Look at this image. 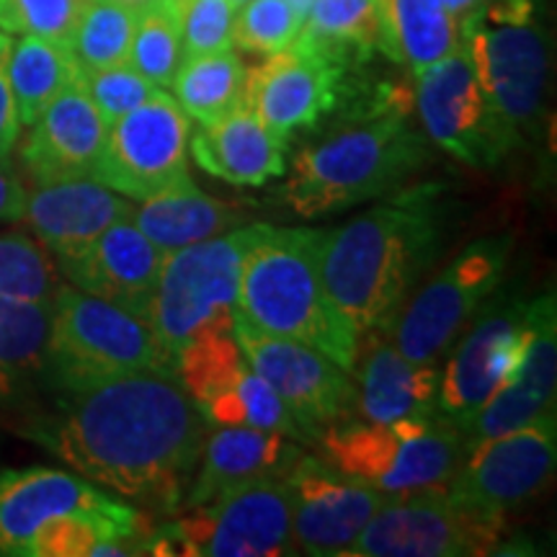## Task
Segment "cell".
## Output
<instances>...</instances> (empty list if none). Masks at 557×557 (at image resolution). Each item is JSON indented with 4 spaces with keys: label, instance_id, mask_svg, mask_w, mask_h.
<instances>
[{
    "label": "cell",
    "instance_id": "obj_19",
    "mask_svg": "<svg viewBox=\"0 0 557 557\" xmlns=\"http://www.w3.org/2000/svg\"><path fill=\"white\" fill-rule=\"evenodd\" d=\"M344 73V67L295 41L250 70L243 101L276 137L289 143L295 132L315 127L336 109Z\"/></svg>",
    "mask_w": 557,
    "mask_h": 557
},
{
    "label": "cell",
    "instance_id": "obj_10",
    "mask_svg": "<svg viewBox=\"0 0 557 557\" xmlns=\"http://www.w3.org/2000/svg\"><path fill=\"white\" fill-rule=\"evenodd\" d=\"M511 250V233L485 235L465 246L400 310L393 323V344L408 359L436 364L504 282Z\"/></svg>",
    "mask_w": 557,
    "mask_h": 557
},
{
    "label": "cell",
    "instance_id": "obj_32",
    "mask_svg": "<svg viewBox=\"0 0 557 557\" xmlns=\"http://www.w3.org/2000/svg\"><path fill=\"white\" fill-rule=\"evenodd\" d=\"M52 302L0 297V398L21 382L45 372L50 344Z\"/></svg>",
    "mask_w": 557,
    "mask_h": 557
},
{
    "label": "cell",
    "instance_id": "obj_23",
    "mask_svg": "<svg viewBox=\"0 0 557 557\" xmlns=\"http://www.w3.org/2000/svg\"><path fill=\"white\" fill-rule=\"evenodd\" d=\"M302 455V442L278 431L218 426L205 438L197 472L181 506H209L240 487L284 478Z\"/></svg>",
    "mask_w": 557,
    "mask_h": 557
},
{
    "label": "cell",
    "instance_id": "obj_5",
    "mask_svg": "<svg viewBox=\"0 0 557 557\" xmlns=\"http://www.w3.org/2000/svg\"><path fill=\"white\" fill-rule=\"evenodd\" d=\"M45 372L65 393H81L143 372L176 380L178 359L145 320L73 284H60Z\"/></svg>",
    "mask_w": 557,
    "mask_h": 557
},
{
    "label": "cell",
    "instance_id": "obj_38",
    "mask_svg": "<svg viewBox=\"0 0 557 557\" xmlns=\"http://www.w3.org/2000/svg\"><path fill=\"white\" fill-rule=\"evenodd\" d=\"M305 16L289 0H248L235 11L233 47L253 54H276L295 45Z\"/></svg>",
    "mask_w": 557,
    "mask_h": 557
},
{
    "label": "cell",
    "instance_id": "obj_48",
    "mask_svg": "<svg viewBox=\"0 0 557 557\" xmlns=\"http://www.w3.org/2000/svg\"><path fill=\"white\" fill-rule=\"evenodd\" d=\"M0 3H3V0H0Z\"/></svg>",
    "mask_w": 557,
    "mask_h": 557
},
{
    "label": "cell",
    "instance_id": "obj_26",
    "mask_svg": "<svg viewBox=\"0 0 557 557\" xmlns=\"http://www.w3.org/2000/svg\"><path fill=\"white\" fill-rule=\"evenodd\" d=\"M189 152L201 171L233 186H263L287 176V139L276 137L246 107L189 135Z\"/></svg>",
    "mask_w": 557,
    "mask_h": 557
},
{
    "label": "cell",
    "instance_id": "obj_49",
    "mask_svg": "<svg viewBox=\"0 0 557 557\" xmlns=\"http://www.w3.org/2000/svg\"><path fill=\"white\" fill-rule=\"evenodd\" d=\"M178 3H181V0H178Z\"/></svg>",
    "mask_w": 557,
    "mask_h": 557
},
{
    "label": "cell",
    "instance_id": "obj_29",
    "mask_svg": "<svg viewBox=\"0 0 557 557\" xmlns=\"http://www.w3.org/2000/svg\"><path fill=\"white\" fill-rule=\"evenodd\" d=\"M295 41L344 70L359 65L377 52V5L374 0H312Z\"/></svg>",
    "mask_w": 557,
    "mask_h": 557
},
{
    "label": "cell",
    "instance_id": "obj_2",
    "mask_svg": "<svg viewBox=\"0 0 557 557\" xmlns=\"http://www.w3.org/2000/svg\"><path fill=\"white\" fill-rule=\"evenodd\" d=\"M442 186L387 194L341 227H329L323 278L329 295L361 336L393 329L410 289L442 246Z\"/></svg>",
    "mask_w": 557,
    "mask_h": 557
},
{
    "label": "cell",
    "instance_id": "obj_7",
    "mask_svg": "<svg viewBox=\"0 0 557 557\" xmlns=\"http://www.w3.org/2000/svg\"><path fill=\"white\" fill-rule=\"evenodd\" d=\"M329 462L387 493L447 487L465 459V436L444 416L377 423L348 416L318 436Z\"/></svg>",
    "mask_w": 557,
    "mask_h": 557
},
{
    "label": "cell",
    "instance_id": "obj_21",
    "mask_svg": "<svg viewBox=\"0 0 557 557\" xmlns=\"http://www.w3.org/2000/svg\"><path fill=\"white\" fill-rule=\"evenodd\" d=\"M120 504L103 487L67 470H0V553L29 555L41 532L75 513L107 511Z\"/></svg>",
    "mask_w": 557,
    "mask_h": 557
},
{
    "label": "cell",
    "instance_id": "obj_8",
    "mask_svg": "<svg viewBox=\"0 0 557 557\" xmlns=\"http://www.w3.org/2000/svg\"><path fill=\"white\" fill-rule=\"evenodd\" d=\"M261 222L165 253L148 325L171 354L207 333L233 331L238 312L240 263Z\"/></svg>",
    "mask_w": 557,
    "mask_h": 557
},
{
    "label": "cell",
    "instance_id": "obj_22",
    "mask_svg": "<svg viewBox=\"0 0 557 557\" xmlns=\"http://www.w3.org/2000/svg\"><path fill=\"white\" fill-rule=\"evenodd\" d=\"M21 143V169L34 186L90 178L109 124L78 78L62 90Z\"/></svg>",
    "mask_w": 557,
    "mask_h": 557
},
{
    "label": "cell",
    "instance_id": "obj_20",
    "mask_svg": "<svg viewBox=\"0 0 557 557\" xmlns=\"http://www.w3.org/2000/svg\"><path fill=\"white\" fill-rule=\"evenodd\" d=\"M165 253L132 220H122L78 253L58 259L60 276L148 323Z\"/></svg>",
    "mask_w": 557,
    "mask_h": 557
},
{
    "label": "cell",
    "instance_id": "obj_46",
    "mask_svg": "<svg viewBox=\"0 0 557 557\" xmlns=\"http://www.w3.org/2000/svg\"><path fill=\"white\" fill-rule=\"evenodd\" d=\"M292 5H295V9L302 13V16H308V11H310V5H312V0H289Z\"/></svg>",
    "mask_w": 557,
    "mask_h": 557
},
{
    "label": "cell",
    "instance_id": "obj_16",
    "mask_svg": "<svg viewBox=\"0 0 557 557\" xmlns=\"http://www.w3.org/2000/svg\"><path fill=\"white\" fill-rule=\"evenodd\" d=\"M176 380L214 426H248L308 442L297 423L256 372L233 331L207 333L181 348Z\"/></svg>",
    "mask_w": 557,
    "mask_h": 557
},
{
    "label": "cell",
    "instance_id": "obj_3",
    "mask_svg": "<svg viewBox=\"0 0 557 557\" xmlns=\"http://www.w3.org/2000/svg\"><path fill=\"white\" fill-rule=\"evenodd\" d=\"M325 238L329 230L261 222L240 263L238 312L259 329L318 348L354 372L361 338L325 287Z\"/></svg>",
    "mask_w": 557,
    "mask_h": 557
},
{
    "label": "cell",
    "instance_id": "obj_37",
    "mask_svg": "<svg viewBox=\"0 0 557 557\" xmlns=\"http://www.w3.org/2000/svg\"><path fill=\"white\" fill-rule=\"evenodd\" d=\"M549 413H555V400L540 395L537 389L524 385V382L508 380L459 431L465 436V447L470 449L480 442H487V438L529 426V423L540 421Z\"/></svg>",
    "mask_w": 557,
    "mask_h": 557
},
{
    "label": "cell",
    "instance_id": "obj_35",
    "mask_svg": "<svg viewBox=\"0 0 557 557\" xmlns=\"http://www.w3.org/2000/svg\"><path fill=\"white\" fill-rule=\"evenodd\" d=\"M60 284L58 263L37 238L26 233L0 235V297L52 302Z\"/></svg>",
    "mask_w": 557,
    "mask_h": 557
},
{
    "label": "cell",
    "instance_id": "obj_42",
    "mask_svg": "<svg viewBox=\"0 0 557 557\" xmlns=\"http://www.w3.org/2000/svg\"><path fill=\"white\" fill-rule=\"evenodd\" d=\"M11 47L13 39L9 37V32H0V160H11V152L16 148L21 135L18 111L9 81Z\"/></svg>",
    "mask_w": 557,
    "mask_h": 557
},
{
    "label": "cell",
    "instance_id": "obj_30",
    "mask_svg": "<svg viewBox=\"0 0 557 557\" xmlns=\"http://www.w3.org/2000/svg\"><path fill=\"white\" fill-rule=\"evenodd\" d=\"M78 78L81 67L67 41L24 34L11 47L9 58V81L21 127H32L41 111Z\"/></svg>",
    "mask_w": 557,
    "mask_h": 557
},
{
    "label": "cell",
    "instance_id": "obj_17",
    "mask_svg": "<svg viewBox=\"0 0 557 557\" xmlns=\"http://www.w3.org/2000/svg\"><path fill=\"white\" fill-rule=\"evenodd\" d=\"M287 487L297 553L315 557H346L387 496L308 455L292 465Z\"/></svg>",
    "mask_w": 557,
    "mask_h": 557
},
{
    "label": "cell",
    "instance_id": "obj_6",
    "mask_svg": "<svg viewBox=\"0 0 557 557\" xmlns=\"http://www.w3.org/2000/svg\"><path fill=\"white\" fill-rule=\"evenodd\" d=\"M537 5V0H480L459 24L480 88L519 135L545 114L549 34L540 24Z\"/></svg>",
    "mask_w": 557,
    "mask_h": 557
},
{
    "label": "cell",
    "instance_id": "obj_31",
    "mask_svg": "<svg viewBox=\"0 0 557 557\" xmlns=\"http://www.w3.org/2000/svg\"><path fill=\"white\" fill-rule=\"evenodd\" d=\"M246 65L233 50L184 58L171 83L176 94L173 99L189 120L209 127L240 107L246 96Z\"/></svg>",
    "mask_w": 557,
    "mask_h": 557
},
{
    "label": "cell",
    "instance_id": "obj_40",
    "mask_svg": "<svg viewBox=\"0 0 557 557\" xmlns=\"http://www.w3.org/2000/svg\"><path fill=\"white\" fill-rule=\"evenodd\" d=\"M81 81L109 127L116 120H122L124 114H129L132 109H137L139 103L148 101L158 90L129 62L99 70H81Z\"/></svg>",
    "mask_w": 557,
    "mask_h": 557
},
{
    "label": "cell",
    "instance_id": "obj_4",
    "mask_svg": "<svg viewBox=\"0 0 557 557\" xmlns=\"http://www.w3.org/2000/svg\"><path fill=\"white\" fill-rule=\"evenodd\" d=\"M406 111L382 109L359 127L299 152L284 201L299 218L315 220L403 189L429 160V137L410 127Z\"/></svg>",
    "mask_w": 557,
    "mask_h": 557
},
{
    "label": "cell",
    "instance_id": "obj_41",
    "mask_svg": "<svg viewBox=\"0 0 557 557\" xmlns=\"http://www.w3.org/2000/svg\"><path fill=\"white\" fill-rule=\"evenodd\" d=\"M86 0H3L0 32L67 41Z\"/></svg>",
    "mask_w": 557,
    "mask_h": 557
},
{
    "label": "cell",
    "instance_id": "obj_33",
    "mask_svg": "<svg viewBox=\"0 0 557 557\" xmlns=\"http://www.w3.org/2000/svg\"><path fill=\"white\" fill-rule=\"evenodd\" d=\"M137 16L116 0H86L67 39L78 67L99 70L127 62Z\"/></svg>",
    "mask_w": 557,
    "mask_h": 557
},
{
    "label": "cell",
    "instance_id": "obj_43",
    "mask_svg": "<svg viewBox=\"0 0 557 557\" xmlns=\"http://www.w3.org/2000/svg\"><path fill=\"white\" fill-rule=\"evenodd\" d=\"M26 205V186L11 160H0V222H18Z\"/></svg>",
    "mask_w": 557,
    "mask_h": 557
},
{
    "label": "cell",
    "instance_id": "obj_13",
    "mask_svg": "<svg viewBox=\"0 0 557 557\" xmlns=\"http://www.w3.org/2000/svg\"><path fill=\"white\" fill-rule=\"evenodd\" d=\"M233 336L308 442H318L323 429L357 413L354 374L318 348L274 336L240 312H235Z\"/></svg>",
    "mask_w": 557,
    "mask_h": 557
},
{
    "label": "cell",
    "instance_id": "obj_1",
    "mask_svg": "<svg viewBox=\"0 0 557 557\" xmlns=\"http://www.w3.org/2000/svg\"><path fill=\"white\" fill-rule=\"evenodd\" d=\"M207 434V418L181 382L156 372L67 393L58 413L26 429L88 483L163 508L184 500Z\"/></svg>",
    "mask_w": 557,
    "mask_h": 557
},
{
    "label": "cell",
    "instance_id": "obj_28",
    "mask_svg": "<svg viewBox=\"0 0 557 557\" xmlns=\"http://www.w3.org/2000/svg\"><path fill=\"white\" fill-rule=\"evenodd\" d=\"M380 45L389 60L406 62L413 75L459 47V21L438 0H374Z\"/></svg>",
    "mask_w": 557,
    "mask_h": 557
},
{
    "label": "cell",
    "instance_id": "obj_12",
    "mask_svg": "<svg viewBox=\"0 0 557 557\" xmlns=\"http://www.w3.org/2000/svg\"><path fill=\"white\" fill-rule=\"evenodd\" d=\"M504 521L465 511L447 487L393 493L346 557H472L498 545Z\"/></svg>",
    "mask_w": 557,
    "mask_h": 557
},
{
    "label": "cell",
    "instance_id": "obj_27",
    "mask_svg": "<svg viewBox=\"0 0 557 557\" xmlns=\"http://www.w3.org/2000/svg\"><path fill=\"white\" fill-rule=\"evenodd\" d=\"M246 209L209 197L194 184L191 176L176 181L156 197L137 201L132 214V222L143 230L145 238L156 243L163 253L218 238L246 225Z\"/></svg>",
    "mask_w": 557,
    "mask_h": 557
},
{
    "label": "cell",
    "instance_id": "obj_44",
    "mask_svg": "<svg viewBox=\"0 0 557 557\" xmlns=\"http://www.w3.org/2000/svg\"><path fill=\"white\" fill-rule=\"evenodd\" d=\"M438 3H442L447 11L455 13V16H465V13L475 9L480 0H438Z\"/></svg>",
    "mask_w": 557,
    "mask_h": 557
},
{
    "label": "cell",
    "instance_id": "obj_9",
    "mask_svg": "<svg viewBox=\"0 0 557 557\" xmlns=\"http://www.w3.org/2000/svg\"><path fill=\"white\" fill-rule=\"evenodd\" d=\"M295 553L287 475L240 487L145 534V555L276 557Z\"/></svg>",
    "mask_w": 557,
    "mask_h": 557
},
{
    "label": "cell",
    "instance_id": "obj_25",
    "mask_svg": "<svg viewBox=\"0 0 557 557\" xmlns=\"http://www.w3.org/2000/svg\"><path fill=\"white\" fill-rule=\"evenodd\" d=\"M357 413L367 421H421L438 413V369L408 359L389 341H374L357 357Z\"/></svg>",
    "mask_w": 557,
    "mask_h": 557
},
{
    "label": "cell",
    "instance_id": "obj_34",
    "mask_svg": "<svg viewBox=\"0 0 557 557\" xmlns=\"http://www.w3.org/2000/svg\"><path fill=\"white\" fill-rule=\"evenodd\" d=\"M184 60L181 50V3L156 0L137 16L127 62L156 88H171Z\"/></svg>",
    "mask_w": 557,
    "mask_h": 557
},
{
    "label": "cell",
    "instance_id": "obj_47",
    "mask_svg": "<svg viewBox=\"0 0 557 557\" xmlns=\"http://www.w3.org/2000/svg\"><path fill=\"white\" fill-rule=\"evenodd\" d=\"M230 3H233V5H235V9H240V5H246V3H248V0H230Z\"/></svg>",
    "mask_w": 557,
    "mask_h": 557
},
{
    "label": "cell",
    "instance_id": "obj_39",
    "mask_svg": "<svg viewBox=\"0 0 557 557\" xmlns=\"http://www.w3.org/2000/svg\"><path fill=\"white\" fill-rule=\"evenodd\" d=\"M235 11L230 0H181L184 58L233 50Z\"/></svg>",
    "mask_w": 557,
    "mask_h": 557
},
{
    "label": "cell",
    "instance_id": "obj_15",
    "mask_svg": "<svg viewBox=\"0 0 557 557\" xmlns=\"http://www.w3.org/2000/svg\"><path fill=\"white\" fill-rule=\"evenodd\" d=\"M555 468L557 421L549 413L465 451L447 483V496L465 511L504 521L511 508L529 504L553 483Z\"/></svg>",
    "mask_w": 557,
    "mask_h": 557
},
{
    "label": "cell",
    "instance_id": "obj_11",
    "mask_svg": "<svg viewBox=\"0 0 557 557\" xmlns=\"http://www.w3.org/2000/svg\"><path fill=\"white\" fill-rule=\"evenodd\" d=\"M416 78V107L426 137L459 163L493 169L521 145L517 127L498 114L480 88L462 41Z\"/></svg>",
    "mask_w": 557,
    "mask_h": 557
},
{
    "label": "cell",
    "instance_id": "obj_36",
    "mask_svg": "<svg viewBox=\"0 0 557 557\" xmlns=\"http://www.w3.org/2000/svg\"><path fill=\"white\" fill-rule=\"evenodd\" d=\"M511 380H519L555 400L557 393V305L555 292H545L527 302L521 329L519 367Z\"/></svg>",
    "mask_w": 557,
    "mask_h": 557
},
{
    "label": "cell",
    "instance_id": "obj_18",
    "mask_svg": "<svg viewBox=\"0 0 557 557\" xmlns=\"http://www.w3.org/2000/svg\"><path fill=\"white\" fill-rule=\"evenodd\" d=\"M527 302L496 305L465 333L438 372V413L462 429L485 400L513 377L521 354Z\"/></svg>",
    "mask_w": 557,
    "mask_h": 557
},
{
    "label": "cell",
    "instance_id": "obj_24",
    "mask_svg": "<svg viewBox=\"0 0 557 557\" xmlns=\"http://www.w3.org/2000/svg\"><path fill=\"white\" fill-rule=\"evenodd\" d=\"M135 201L111 191L94 178L58 181L26 191L21 220L54 259H65L90 246L103 230L132 220Z\"/></svg>",
    "mask_w": 557,
    "mask_h": 557
},
{
    "label": "cell",
    "instance_id": "obj_14",
    "mask_svg": "<svg viewBox=\"0 0 557 557\" xmlns=\"http://www.w3.org/2000/svg\"><path fill=\"white\" fill-rule=\"evenodd\" d=\"M189 116L158 88L107 132L90 178L132 201H145L189 176Z\"/></svg>",
    "mask_w": 557,
    "mask_h": 557
},
{
    "label": "cell",
    "instance_id": "obj_45",
    "mask_svg": "<svg viewBox=\"0 0 557 557\" xmlns=\"http://www.w3.org/2000/svg\"><path fill=\"white\" fill-rule=\"evenodd\" d=\"M116 3H122V5H127V9H132V11L143 13L145 9H150V5L156 3V0H116Z\"/></svg>",
    "mask_w": 557,
    "mask_h": 557
}]
</instances>
